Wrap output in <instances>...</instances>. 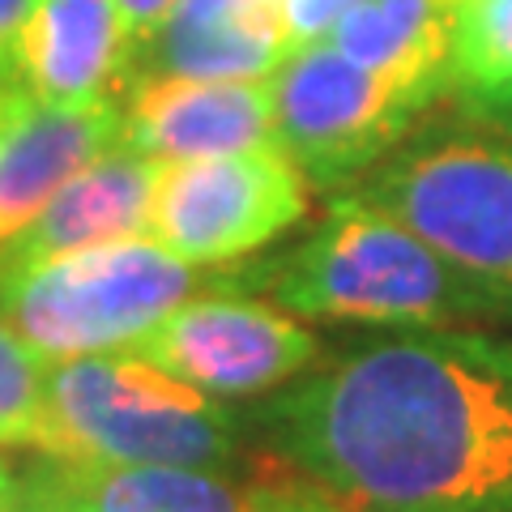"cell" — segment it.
Instances as JSON below:
<instances>
[{
    "instance_id": "16",
    "label": "cell",
    "mask_w": 512,
    "mask_h": 512,
    "mask_svg": "<svg viewBox=\"0 0 512 512\" xmlns=\"http://www.w3.org/2000/svg\"><path fill=\"white\" fill-rule=\"evenodd\" d=\"M448 77L457 99L512 86V0H457Z\"/></svg>"
},
{
    "instance_id": "24",
    "label": "cell",
    "mask_w": 512,
    "mask_h": 512,
    "mask_svg": "<svg viewBox=\"0 0 512 512\" xmlns=\"http://www.w3.org/2000/svg\"><path fill=\"white\" fill-rule=\"evenodd\" d=\"M13 90H18V86H0V120H5V111L13 103Z\"/></svg>"
},
{
    "instance_id": "17",
    "label": "cell",
    "mask_w": 512,
    "mask_h": 512,
    "mask_svg": "<svg viewBox=\"0 0 512 512\" xmlns=\"http://www.w3.org/2000/svg\"><path fill=\"white\" fill-rule=\"evenodd\" d=\"M47 359L0 320V448H39L47 427Z\"/></svg>"
},
{
    "instance_id": "5",
    "label": "cell",
    "mask_w": 512,
    "mask_h": 512,
    "mask_svg": "<svg viewBox=\"0 0 512 512\" xmlns=\"http://www.w3.org/2000/svg\"><path fill=\"white\" fill-rule=\"evenodd\" d=\"M406 222L470 278L512 303V137L487 124H440L406 137L350 188Z\"/></svg>"
},
{
    "instance_id": "14",
    "label": "cell",
    "mask_w": 512,
    "mask_h": 512,
    "mask_svg": "<svg viewBox=\"0 0 512 512\" xmlns=\"http://www.w3.org/2000/svg\"><path fill=\"white\" fill-rule=\"evenodd\" d=\"M453 13L457 0H359L333 26L329 43L389 82L444 99L453 90Z\"/></svg>"
},
{
    "instance_id": "11",
    "label": "cell",
    "mask_w": 512,
    "mask_h": 512,
    "mask_svg": "<svg viewBox=\"0 0 512 512\" xmlns=\"http://www.w3.org/2000/svg\"><path fill=\"white\" fill-rule=\"evenodd\" d=\"M133 60L116 0H39L18 43V86L60 107H124Z\"/></svg>"
},
{
    "instance_id": "21",
    "label": "cell",
    "mask_w": 512,
    "mask_h": 512,
    "mask_svg": "<svg viewBox=\"0 0 512 512\" xmlns=\"http://www.w3.org/2000/svg\"><path fill=\"white\" fill-rule=\"evenodd\" d=\"M461 116L487 128H500V133L512 137V86L487 90V94H461Z\"/></svg>"
},
{
    "instance_id": "12",
    "label": "cell",
    "mask_w": 512,
    "mask_h": 512,
    "mask_svg": "<svg viewBox=\"0 0 512 512\" xmlns=\"http://www.w3.org/2000/svg\"><path fill=\"white\" fill-rule=\"evenodd\" d=\"M158 171L163 167L154 158L128 146H116L103 158H94L13 239L9 252L0 256V269H26V265L52 261V256L150 235V201H154Z\"/></svg>"
},
{
    "instance_id": "19",
    "label": "cell",
    "mask_w": 512,
    "mask_h": 512,
    "mask_svg": "<svg viewBox=\"0 0 512 512\" xmlns=\"http://www.w3.org/2000/svg\"><path fill=\"white\" fill-rule=\"evenodd\" d=\"M39 0H0V86H18V43Z\"/></svg>"
},
{
    "instance_id": "7",
    "label": "cell",
    "mask_w": 512,
    "mask_h": 512,
    "mask_svg": "<svg viewBox=\"0 0 512 512\" xmlns=\"http://www.w3.org/2000/svg\"><path fill=\"white\" fill-rule=\"evenodd\" d=\"M308 218V180L282 146L158 171L150 239L197 269H222L269 248Z\"/></svg>"
},
{
    "instance_id": "1",
    "label": "cell",
    "mask_w": 512,
    "mask_h": 512,
    "mask_svg": "<svg viewBox=\"0 0 512 512\" xmlns=\"http://www.w3.org/2000/svg\"><path fill=\"white\" fill-rule=\"evenodd\" d=\"M274 457L355 512H512V338L402 329L261 406Z\"/></svg>"
},
{
    "instance_id": "4",
    "label": "cell",
    "mask_w": 512,
    "mask_h": 512,
    "mask_svg": "<svg viewBox=\"0 0 512 512\" xmlns=\"http://www.w3.org/2000/svg\"><path fill=\"white\" fill-rule=\"evenodd\" d=\"M227 274L180 261L150 235L0 269V320L47 363L137 350L163 320Z\"/></svg>"
},
{
    "instance_id": "8",
    "label": "cell",
    "mask_w": 512,
    "mask_h": 512,
    "mask_svg": "<svg viewBox=\"0 0 512 512\" xmlns=\"http://www.w3.org/2000/svg\"><path fill=\"white\" fill-rule=\"evenodd\" d=\"M137 355L167 367L210 397H261L308 376L325 355L308 320L274 299L235 291L231 274L210 291L180 303Z\"/></svg>"
},
{
    "instance_id": "10",
    "label": "cell",
    "mask_w": 512,
    "mask_h": 512,
    "mask_svg": "<svg viewBox=\"0 0 512 512\" xmlns=\"http://www.w3.org/2000/svg\"><path fill=\"white\" fill-rule=\"evenodd\" d=\"M124 146V107H60L22 86L0 120V256L82 167Z\"/></svg>"
},
{
    "instance_id": "13",
    "label": "cell",
    "mask_w": 512,
    "mask_h": 512,
    "mask_svg": "<svg viewBox=\"0 0 512 512\" xmlns=\"http://www.w3.org/2000/svg\"><path fill=\"white\" fill-rule=\"evenodd\" d=\"M18 487L69 512H252V483L205 466H107L47 457Z\"/></svg>"
},
{
    "instance_id": "9",
    "label": "cell",
    "mask_w": 512,
    "mask_h": 512,
    "mask_svg": "<svg viewBox=\"0 0 512 512\" xmlns=\"http://www.w3.org/2000/svg\"><path fill=\"white\" fill-rule=\"evenodd\" d=\"M124 146L158 167L278 146L269 77H141L124 94Z\"/></svg>"
},
{
    "instance_id": "6",
    "label": "cell",
    "mask_w": 512,
    "mask_h": 512,
    "mask_svg": "<svg viewBox=\"0 0 512 512\" xmlns=\"http://www.w3.org/2000/svg\"><path fill=\"white\" fill-rule=\"evenodd\" d=\"M269 86L278 146L320 192L355 188L440 103L414 86L363 69L329 39L291 52Z\"/></svg>"
},
{
    "instance_id": "18",
    "label": "cell",
    "mask_w": 512,
    "mask_h": 512,
    "mask_svg": "<svg viewBox=\"0 0 512 512\" xmlns=\"http://www.w3.org/2000/svg\"><path fill=\"white\" fill-rule=\"evenodd\" d=\"M252 512H355V508H346L338 495H329L312 478H303L299 470L274 457V474L265 470L261 478H252Z\"/></svg>"
},
{
    "instance_id": "15",
    "label": "cell",
    "mask_w": 512,
    "mask_h": 512,
    "mask_svg": "<svg viewBox=\"0 0 512 512\" xmlns=\"http://www.w3.org/2000/svg\"><path fill=\"white\" fill-rule=\"evenodd\" d=\"M295 47L278 9H252L222 22H163L137 52L141 77H274Z\"/></svg>"
},
{
    "instance_id": "3",
    "label": "cell",
    "mask_w": 512,
    "mask_h": 512,
    "mask_svg": "<svg viewBox=\"0 0 512 512\" xmlns=\"http://www.w3.org/2000/svg\"><path fill=\"white\" fill-rule=\"evenodd\" d=\"M43 457L107 466H205L244 457V423L222 397L192 389L137 350L47 367Z\"/></svg>"
},
{
    "instance_id": "2",
    "label": "cell",
    "mask_w": 512,
    "mask_h": 512,
    "mask_svg": "<svg viewBox=\"0 0 512 512\" xmlns=\"http://www.w3.org/2000/svg\"><path fill=\"white\" fill-rule=\"evenodd\" d=\"M265 291L299 320L380 329H491L512 325V303L470 278L406 222L338 192L295 248L231 278Z\"/></svg>"
},
{
    "instance_id": "20",
    "label": "cell",
    "mask_w": 512,
    "mask_h": 512,
    "mask_svg": "<svg viewBox=\"0 0 512 512\" xmlns=\"http://www.w3.org/2000/svg\"><path fill=\"white\" fill-rule=\"evenodd\" d=\"M116 5H120V18H124L128 35H133L137 52H141V47L154 39V30L175 13V5H180V0H116ZM133 64H137V60H133Z\"/></svg>"
},
{
    "instance_id": "23",
    "label": "cell",
    "mask_w": 512,
    "mask_h": 512,
    "mask_svg": "<svg viewBox=\"0 0 512 512\" xmlns=\"http://www.w3.org/2000/svg\"><path fill=\"white\" fill-rule=\"evenodd\" d=\"M18 512H69L64 504H52V500H43V495H30L18 487Z\"/></svg>"
},
{
    "instance_id": "22",
    "label": "cell",
    "mask_w": 512,
    "mask_h": 512,
    "mask_svg": "<svg viewBox=\"0 0 512 512\" xmlns=\"http://www.w3.org/2000/svg\"><path fill=\"white\" fill-rule=\"evenodd\" d=\"M0 512H18V478L0 461Z\"/></svg>"
}]
</instances>
